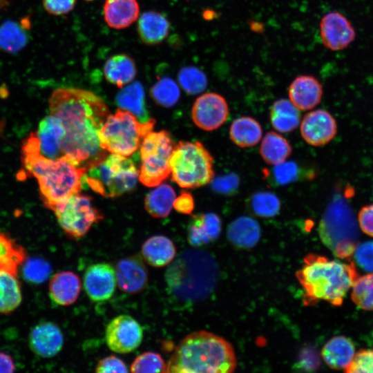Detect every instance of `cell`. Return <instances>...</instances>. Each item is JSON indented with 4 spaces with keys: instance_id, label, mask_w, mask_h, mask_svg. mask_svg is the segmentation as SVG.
Masks as SVG:
<instances>
[{
    "instance_id": "d6a6232c",
    "label": "cell",
    "mask_w": 373,
    "mask_h": 373,
    "mask_svg": "<svg viewBox=\"0 0 373 373\" xmlns=\"http://www.w3.org/2000/svg\"><path fill=\"white\" fill-rule=\"evenodd\" d=\"M291 152L287 140L274 131L266 133L260 146V154L268 164L278 165L285 162Z\"/></svg>"
},
{
    "instance_id": "cb8c5ba5",
    "label": "cell",
    "mask_w": 373,
    "mask_h": 373,
    "mask_svg": "<svg viewBox=\"0 0 373 373\" xmlns=\"http://www.w3.org/2000/svg\"><path fill=\"white\" fill-rule=\"evenodd\" d=\"M144 260L155 267H162L170 264L175 257L176 249L171 239L163 235L153 236L142 246Z\"/></svg>"
},
{
    "instance_id": "4dcf8cb0",
    "label": "cell",
    "mask_w": 373,
    "mask_h": 373,
    "mask_svg": "<svg viewBox=\"0 0 373 373\" xmlns=\"http://www.w3.org/2000/svg\"><path fill=\"white\" fill-rule=\"evenodd\" d=\"M300 119V113L289 99H279L274 102L270 110L272 126L279 132L289 133L296 129Z\"/></svg>"
},
{
    "instance_id": "277c9868",
    "label": "cell",
    "mask_w": 373,
    "mask_h": 373,
    "mask_svg": "<svg viewBox=\"0 0 373 373\" xmlns=\"http://www.w3.org/2000/svg\"><path fill=\"white\" fill-rule=\"evenodd\" d=\"M296 277L305 291L308 304L323 300L337 306L342 304L357 278V271L352 262L346 264L309 254L304 258Z\"/></svg>"
},
{
    "instance_id": "816d5d0a",
    "label": "cell",
    "mask_w": 373,
    "mask_h": 373,
    "mask_svg": "<svg viewBox=\"0 0 373 373\" xmlns=\"http://www.w3.org/2000/svg\"><path fill=\"white\" fill-rule=\"evenodd\" d=\"M86 1H92V0H86Z\"/></svg>"
},
{
    "instance_id": "ac0fdd59",
    "label": "cell",
    "mask_w": 373,
    "mask_h": 373,
    "mask_svg": "<svg viewBox=\"0 0 373 373\" xmlns=\"http://www.w3.org/2000/svg\"><path fill=\"white\" fill-rule=\"evenodd\" d=\"M288 95L289 100L298 109L307 111L312 109L320 103L323 87L314 76L303 75L291 82Z\"/></svg>"
},
{
    "instance_id": "d4e9b609",
    "label": "cell",
    "mask_w": 373,
    "mask_h": 373,
    "mask_svg": "<svg viewBox=\"0 0 373 373\" xmlns=\"http://www.w3.org/2000/svg\"><path fill=\"white\" fill-rule=\"evenodd\" d=\"M103 72L109 83L122 88L135 79L137 67L132 57L122 53L110 57L104 63Z\"/></svg>"
},
{
    "instance_id": "3957f363",
    "label": "cell",
    "mask_w": 373,
    "mask_h": 373,
    "mask_svg": "<svg viewBox=\"0 0 373 373\" xmlns=\"http://www.w3.org/2000/svg\"><path fill=\"white\" fill-rule=\"evenodd\" d=\"M236 367V354L229 342L211 332L198 331L178 343L166 372L229 373Z\"/></svg>"
},
{
    "instance_id": "f6af8a7d",
    "label": "cell",
    "mask_w": 373,
    "mask_h": 373,
    "mask_svg": "<svg viewBox=\"0 0 373 373\" xmlns=\"http://www.w3.org/2000/svg\"><path fill=\"white\" fill-rule=\"evenodd\" d=\"M77 0H42L44 9L50 15L61 16L70 12Z\"/></svg>"
},
{
    "instance_id": "ab89813d",
    "label": "cell",
    "mask_w": 373,
    "mask_h": 373,
    "mask_svg": "<svg viewBox=\"0 0 373 373\" xmlns=\"http://www.w3.org/2000/svg\"><path fill=\"white\" fill-rule=\"evenodd\" d=\"M166 364L160 354L153 352H145L137 356L131 365L133 373L166 372Z\"/></svg>"
},
{
    "instance_id": "9a60e30c",
    "label": "cell",
    "mask_w": 373,
    "mask_h": 373,
    "mask_svg": "<svg viewBox=\"0 0 373 373\" xmlns=\"http://www.w3.org/2000/svg\"><path fill=\"white\" fill-rule=\"evenodd\" d=\"M117 285L113 267L106 262L89 266L84 276V287L90 300L102 302L113 295Z\"/></svg>"
},
{
    "instance_id": "2e32d148",
    "label": "cell",
    "mask_w": 373,
    "mask_h": 373,
    "mask_svg": "<svg viewBox=\"0 0 373 373\" xmlns=\"http://www.w3.org/2000/svg\"><path fill=\"white\" fill-rule=\"evenodd\" d=\"M117 284L119 289L129 294L143 291L148 283V271L140 255L120 259L115 266Z\"/></svg>"
},
{
    "instance_id": "484cf974",
    "label": "cell",
    "mask_w": 373,
    "mask_h": 373,
    "mask_svg": "<svg viewBox=\"0 0 373 373\" xmlns=\"http://www.w3.org/2000/svg\"><path fill=\"white\" fill-rule=\"evenodd\" d=\"M355 348L353 342L344 336H336L329 340L321 351L326 364L335 370L345 369L354 358Z\"/></svg>"
},
{
    "instance_id": "ee69618b",
    "label": "cell",
    "mask_w": 373,
    "mask_h": 373,
    "mask_svg": "<svg viewBox=\"0 0 373 373\" xmlns=\"http://www.w3.org/2000/svg\"><path fill=\"white\" fill-rule=\"evenodd\" d=\"M95 371L98 373L128 372L126 365L119 358L110 355L99 360Z\"/></svg>"
},
{
    "instance_id": "7bdbcfd3",
    "label": "cell",
    "mask_w": 373,
    "mask_h": 373,
    "mask_svg": "<svg viewBox=\"0 0 373 373\" xmlns=\"http://www.w3.org/2000/svg\"><path fill=\"white\" fill-rule=\"evenodd\" d=\"M354 258L361 268L373 271V241L363 242L356 246Z\"/></svg>"
},
{
    "instance_id": "b9f144b4",
    "label": "cell",
    "mask_w": 373,
    "mask_h": 373,
    "mask_svg": "<svg viewBox=\"0 0 373 373\" xmlns=\"http://www.w3.org/2000/svg\"><path fill=\"white\" fill-rule=\"evenodd\" d=\"M345 372L373 373V349L361 350L357 352L350 364L345 368Z\"/></svg>"
},
{
    "instance_id": "603a6c76",
    "label": "cell",
    "mask_w": 373,
    "mask_h": 373,
    "mask_svg": "<svg viewBox=\"0 0 373 373\" xmlns=\"http://www.w3.org/2000/svg\"><path fill=\"white\" fill-rule=\"evenodd\" d=\"M221 231L220 218L213 213L193 216L188 229V241L193 246H201L216 239Z\"/></svg>"
},
{
    "instance_id": "4fadbf2b",
    "label": "cell",
    "mask_w": 373,
    "mask_h": 373,
    "mask_svg": "<svg viewBox=\"0 0 373 373\" xmlns=\"http://www.w3.org/2000/svg\"><path fill=\"white\" fill-rule=\"evenodd\" d=\"M320 35L327 48L338 51L345 49L354 41L356 31L343 15L332 11L322 17L320 22Z\"/></svg>"
},
{
    "instance_id": "4316f807",
    "label": "cell",
    "mask_w": 373,
    "mask_h": 373,
    "mask_svg": "<svg viewBox=\"0 0 373 373\" xmlns=\"http://www.w3.org/2000/svg\"><path fill=\"white\" fill-rule=\"evenodd\" d=\"M260 228L258 222L249 216H240L233 220L227 230L229 240L242 248L253 247L259 240Z\"/></svg>"
},
{
    "instance_id": "60d3db41",
    "label": "cell",
    "mask_w": 373,
    "mask_h": 373,
    "mask_svg": "<svg viewBox=\"0 0 373 373\" xmlns=\"http://www.w3.org/2000/svg\"><path fill=\"white\" fill-rule=\"evenodd\" d=\"M23 278L28 282L39 284L47 280L51 273V267L45 260L39 258H29L22 265Z\"/></svg>"
},
{
    "instance_id": "f1b7e54d",
    "label": "cell",
    "mask_w": 373,
    "mask_h": 373,
    "mask_svg": "<svg viewBox=\"0 0 373 373\" xmlns=\"http://www.w3.org/2000/svg\"><path fill=\"white\" fill-rule=\"evenodd\" d=\"M27 258L26 251L9 235L0 231V271L17 276L19 268Z\"/></svg>"
},
{
    "instance_id": "d6986e66",
    "label": "cell",
    "mask_w": 373,
    "mask_h": 373,
    "mask_svg": "<svg viewBox=\"0 0 373 373\" xmlns=\"http://www.w3.org/2000/svg\"><path fill=\"white\" fill-rule=\"evenodd\" d=\"M64 133V126L58 118L51 115L44 117L35 132L41 153L50 158L62 156L61 144Z\"/></svg>"
},
{
    "instance_id": "7c38bea8",
    "label": "cell",
    "mask_w": 373,
    "mask_h": 373,
    "mask_svg": "<svg viewBox=\"0 0 373 373\" xmlns=\"http://www.w3.org/2000/svg\"><path fill=\"white\" fill-rule=\"evenodd\" d=\"M229 106L220 95L210 92L198 97L191 109L194 124L206 131H212L220 127L227 119Z\"/></svg>"
},
{
    "instance_id": "7a4b0ae2",
    "label": "cell",
    "mask_w": 373,
    "mask_h": 373,
    "mask_svg": "<svg viewBox=\"0 0 373 373\" xmlns=\"http://www.w3.org/2000/svg\"><path fill=\"white\" fill-rule=\"evenodd\" d=\"M21 152L25 169L38 182L45 207L53 211L70 197L81 192L87 169L66 155L56 158L44 155L35 133L23 141Z\"/></svg>"
},
{
    "instance_id": "f907efd6",
    "label": "cell",
    "mask_w": 373,
    "mask_h": 373,
    "mask_svg": "<svg viewBox=\"0 0 373 373\" xmlns=\"http://www.w3.org/2000/svg\"><path fill=\"white\" fill-rule=\"evenodd\" d=\"M9 3L8 0H0V10L7 7Z\"/></svg>"
},
{
    "instance_id": "bcb514c9",
    "label": "cell",
    "mask_w": 373,
    "mask_h": 373,
    "mask_svg": "<svg viewBox=\"0 0 373 373\" xmlns=\"http://www.w3.org/2000/svg\"><path fill=\"white\" fill-rule=\"evenodd\" d=\"M274 175L276 180L281 184H287L293 181L297 175V166L293 162L275 165Z\"/></svg>"
},
{
    "instance_id": "e0dca14e",
    "label": "cell",
    "mask_w": 373,
    "mask_h": 373,
    "mask_svg": "<svg viewBox=\"0 0 373 373\" xmlns=\"http://www.w3.org/2000/svg\"><path fill=\"white\" fill-rule=\"evenodd\" d=\"M32 351L43 358L57 354L64 345V336L60 328L51 322L37 325L30 331L28 337Z\"/></svg>"
},
{
    "instance_id": "c3c4849f",
    "label": "cell",
    "mask_w": 373,
    "mask_h": 373,
    "mask_svg": "<svg viewBox=\"0 0 373 373\" xmlns=\"http://www.w3.org/2000/svg\"><path fill=\"white\" fill-rule=\"evenodd\" d=\"M173 207L178 213L191 214L194 209L193 195L189 192L182 191L180 195L175 198Z\"/></svg>"
},
{
    "instance_id": "30bf717a",
    "label": "cell",
    "mask_w": 373,
    "mask_h": 373,
    "mask_svg": "<svg viewBox=\"0 0 373 373\" xmlns=\"http://www.w3.org/2000/svg\"><path fill=\"white\" fill-rule=\"evenodd\" d=\"M53 211L61 228L68 236L75 239L83 237L104 218L103 213L93 205L92 198L79 193L57 206Z\"/></svg>"
},
{
    "instance_id": "7402d4cb",
    "label": "cell",
    "mask_w": 373,
    "mask_h": 373,
    "mask_svg": "<svg viewBox=\"0 0 373 373\" xmlns=\"http://www.w3.org/2000/svg\"><path fill=\"white\" fill-rule=\"evenodd\" d=\"M137 33L140 40L146 45H156L162 42L170 31V22L162 13L146 11L138 19Z\"/></svg>"
},
{
    "instance_id": "44dd1931",
    "label": "cell",
    "mask_w": 373,
    "mask_h": 373,
    "mask_svg": "<svg viewBox=\"0 0 373 373\" xmlns=\"http://www.w3.org/2000/svg\"><path fill=\"white\" fill-rule=\"evenodd\" d=\"M140 15L137 0H105L103 15L106 24L111 28L120 30L133 23Z\"/></svg>"
},
{
    "instance_id": "6da1fadb",
    "label": "cell",
    "mask_w": 373,
    "mask_h": 373,
    "mask_svg": "<svg viewBox=\"0 0 373 373\" xmlns=\"http://www.w3.org/2000/svg\"><path fill=\"white\" fill-rule=\"evenodd\" d=\"M49 111L65 131L63 155L87 170L105 159L107 151L100 146L99 132L110 113L99 97L82 88H58L50 95Z\"/></svg>"
},
{
    "instance_id": "5bb4252c",
    "label": "cell",
    "mask_w": 373,
    "mask_h": 373,
    "mask_svg": "<svg viewBox=\"0 0 373 373\" xmlns=\"http://www.w3.org/2000/svg\"><path fill=\"white\" fill-rule=\"evenodd\" d=\"M300 129L307 143L314 146H321L329 143L335 137L337 124L328 111L318 109L304 116Z\"/></svg>"
},
{
    "instance_id": "8992f818",
    "label": "cell",
    "mask_w": 373,
    "mask_h": 373,
    "mask_svg": "<svg viewBox=\"0 0 373 373\" xmlns=\"http://www.w3.org/2000/svg\"><path fill=\"white\" fill-rule=\"evenodd\" d=\"M213 159L200 142L180 141L170 160L172 180L182 188L205 186L213 180Z\"/></svg>"
},
{
    "instance_id": "836d02e7",
    "label": "cell",
    "mask_w": 373,
    "mask_h": 373,
    "mask_svg": "<svg viewBox=\"0 0 373 373\" xmlns=\"http://www.w3.org/2000/svg\"><path fill=\"white\" fill-rule=\"evenodd\" d=\"M175 198V193L171 186L160 184L146 195L144 207L152 217L164 218L169 215Z\"/></svg>"
},
{
    "instance_id": "ffe728a7",
    "label": "cell",
    "mask_w": 373,
    "mask_h": 373,
    "mask_svg": "<svg viewBox=\"0 0 373 373\" xmlns=\"http://www.w3.org/2000/svg\"><path fill=\"white\" fill-rule=\"evenodd\" d=\"M81 287L80 279L76 274L70 271H60L50 278L49 296L57 305L68 306L78 298Z\"/></svg>"
},
{
    "instance_id": "f546056e",
    "label": "cell",
    "mask_w": 373,
    "mask_h": 373,
    "mask_svg": "<svg viewBox=\"0 0 373 373\" xmlns=\"http://www.w3.org/2000/svg\"><path fill=\"white\" fill-rule=\"evenodd\" d=\"M232 142L241 148L256 145L261 140L262 131L258 121L251 117L236 119L229 128Z\"/></svg>"
},
{
    "instance_id": "83f0119b",
    "label": "cell",
    "mask_w": 373,
    "mask_h": 373,
    "mask_svg": "<svg viewBox=\"0 0 373 373\" xmlns=\"http://www.w3.org/2000/svg\"><path fill=\"white\" fill-rule=\"evenodd\" d=\"M28 22L5 21L0 25V49L6 52L14 54L22 50L28 44Z\"/></svg>"
},
{
    "instance_id": "9c48e42d",
    "label": "cell",
    "mask_w": 373,
    "mask_h": 373,
    "mask_svg": "<svg viewBox=\"0 0 373 373\" xmlns=\"http://www.w3.org/2000/svg\"><path fill=\"white\" fill-rule=\"evenodd\" d=\"M174 149L171 135L166 131L149 133L140 145V182L157 186L171 173L170 160Z\"/></svg>"
},
{
    "instance_id": "681fc988",
    "label": "cell",
    "mask_w": 373,
    "mask_h": 373,
    "mask_svg": "<svg viewBox=\"0 0 373 373\" xmlns=\"http://www.w3.org/2000/svg\"><path fill=\"white\" fill-rule=\"evenodd\" d=\"M15 370V365L12 357L3 352H0V372L10 373Z\"/></svg>"
},
{
    "instance_id": "7dc6e473",
    "label": "cell",
    "mask_w": 373,
    "mask_h": 373,
    "mask_svg": "<svg viewBox=\"0 0 373 373\" xmlns=\"http://www.w3.org/2000/svg\"><path fill=\"white\" fill-rule=\"evenodd\" d=\"M358 221L361 229L373 237V204L365 205L360 209Z\"/></svg>"
},
{
    "instance_id": "74e56055",
    "label": "cell",
    "mask_w": 373,
    "mask_h": 373,
    "mask_svg": "<svg viewBox=\"0 0 373 373\" xmlns=\"http://www.w3.org/2000/svg\"><path fill=\"white\" fill-rule=\"evenodd\" d=\"M352 299L363 309H373V273L355 280L352 285Z\"/></svg>"
},
{
    "instance_id": "8fae6325",
    "label": "cell",
    "mask_w": 373,
    "mask_h": 373,
    "mask_svg": "<svg viewBox=\"0 0 373 373\" xmlns=\"http://www.w3.org/2000/svg\"><path fill=\"white\" fill-rule=\"evenodd\" d=\"M143 338V329L132 316L122 314L107 325L105 341L110 350L118 354L130 353L137 349Z\"/></svg>"
},
{
    "instance_id": "52a82bcc",
    "label": "cell",
    "mask_w": 373,
    "mask_h": 373,
    "mask_svg": "<svg viewBox=\"0 0 373 373\" xmlns=\"http://www.w3.org/2000/svg\"><path fill=\"white\" fill-rule=\"evenodd\" d=\"M139 173L131 159L113 153L88 169L84 180L85 184L97 193L115 198L133 189Z\"/></svg>"
},
{
    "instance_id": "f35d334b",
    "label": "cell",
    "mask_w": 373,
    "mask_h": 373,
    "mask_svg": "<svg viewBox=\"0 0 373 373\" xmlns=\"http://www.w3.org/2000/svg\"><path fill=\"white\" fill-rule=\"evenodd\" d=\"M254 213L262 218L275 216L280 209V202L273 193L261 191L254 193L250 200Z\"/></svg>"
},
{
    "instance_id": "8d00e7d4",
    "label": "cell",
    "mask_w": 373,
    "mask_h": 373,
    "mask_svg": "<svg viewBox=\"0 0 373 373\" xmlns=\"http://www.w3.org/2000/svg\"><path fill=\"white\" fill-rule=\"evenodd\" d=\"M178 81L182 89L189 95L200 93L207 86L206 75L195 66L182 68L178 74Z\"/></svg>"
},
{
    "instance_id": "e575fe53",
    "label": "cell",
    "mask_w": 373,
    "mask_h": 373,
    "mask_svg": "<svg viewBox=\"0 0 373 373\" xmlns=\"http://www.w3.org/2000/svg\"><path fill=\"white\" fill-rule=\"evenodd\" d=\"M22 301V294L17 276L0 271V314L15 310Z\"/></svg>"
},
{
    "instance_id": "ba28073f",
    "label": "cell",
    "mask_w": 373,
    "mask_h": 373,
    "mask_svg": "<svg viewBox=\"0 0 373 373\" xmlns=\"http://www.w3.org/2000/svg\"><path fill=\"white\" fill-rule=\"evenodd\" d=\"M350 207L336 198L327 207L318 227L322 242L341 258L352 255L358 238V230Z\"/></svg>"
},
{
    "instance_id": "1f68e13d",
    "label": "cell",
    "mask_w": 373,
    "mask_h": 373,
    "mask_svg": "<svg viewBox=\"0 0 373 373\" xmlns=\"http://www.w3.org/2000/svg\"><path fill=\"white\" fill-rule=\"evenodd\" d=\"M117 105L133 113L140 122L150 118L145 106L144 90L140 82H134L123 88L116 97Z\"/></svg>"
},
{
    "instance_id": "d590c367",
    "label": "cell",
    "mask_w": 373,
    "mask_h": 373,
    "mask_svg": "<svg viewBox=\"0 0 373 373\" xmlns=\"http://www.w3.org/2000/svg\"><path fill=\"white\" fill-rule=\"evenodd\" d=\"M150 94L156 104L165 108H171L178 102L180 91L173 79L163 77L153 84Z\"/></svg>"
},
{
    "instance_id": "5b68a950",
    "label": "cell",
    "mask_w": 373,
    "mask_h": 373,
    "mask_svg": "<svg viewBox=\"0 0 373 373\" xmlns=\"http://www.w3.org/2000/svg\"><path fill=\"white\" fill-rule=\"evenodd\" d=\"M155 124L153 118L141 122L130 111L118 108L108 115L99 132L100 146L107 152L129 156L140 146Z\"/></svg>"
}]
</instances>
